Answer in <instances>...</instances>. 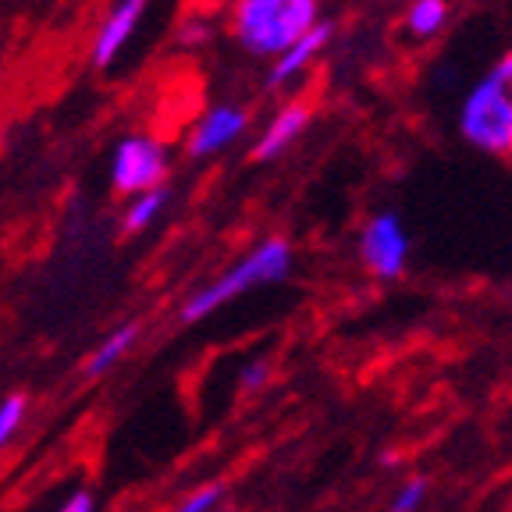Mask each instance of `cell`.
Wrapping results in <instances>:
<instances>
[{"label":"cell","instance_id":"obj_1","mask_svg":"<svg viewBox=\"0 0 512 512\" xmlns=\"http://www.w3.org/2000/svg\"><path fill=\"white\" fill-rule=\"evenodd\" d=\"M456 128L466 146L512 160V54H502L463 96Z\"/></svg>","mask_w":512,"mask_h":512},{"label":"cell","instance_id":"obj_2","mask_svg":"<svg viewBox=\"0 0 512 512\" xmlns=\"http://www.w3.org/2000/svg\"><path fill=\"white\" fill-rule=\"evenodd\" d=\"M320 22V0H235L232 29L253 57L278 61Z\"/></svg>","mask_w":512,"mask_h":512},{"label":"cell","instance_id":"obj_3","mask_svg":"<svg viewBox=\"0 0 512 512\" xmlns=\"http://www.w3.org/2000/svg\"><path fill=\"white\" fill-rule=\"evenodd\" d=\"M292 260H296V253H292V242L281 239V235H271V239H264L260 246L249 249L239 264L228 267L221 278H214L210 285H203L200 292L185 303L182 317L192 324V320L210 317V313L221 310L224 303H232V299L246 296V292H253V288L285 281L288 271H292Z\"/></svg>","mask_w":512,"mask_h":512},{"label":"cell","instance_id":"obj_4","mask_svg":"<svg viewBox=\"0 0 512 512\" xmlns=\"http://www.w3.org/2000/svg\"><path fill=\"white\" fill-rule=\"evenodd\" d=\"M356 253H360V264L367 267V274H374L377 281H395L406 274L413 239H409L406 224L395 210H377L360 224Z\"/></svg>","mask_w":512,"mask_h":512},{"label":"cell","instance_id":"obj_5","mask_svg":"<svg viewBox=\"0 0 512 512\" xmlns=\"http://www.w3.org/2000/svg\"><path fill=\"white\" fill-rule=\"evenodd\" d=\"M164 171H168V153H164V146L146 136L125 139V143H118V150H114L111 175L121 192H139V196H143V192L157 189Z\"/></svg>","mask_w":512,"mask_h":512},{"label":"cell","instance_id":"obj_6","mask_svg":"<svg viewBox=\"0 0 512 512\" xmlns=\"http://www.w3.org/2000/svg\"><path fill=\"white\" fill-rule=\"evenodd\" d=\"M313 121V107L303 104V100H292L281 111H274V118L264 125V132L256 136L253 143V160L267 164V160H278L285 150L296 146V139H303V132Z\"/></svg>","mask_w":512,"mask_h":512},{"label":"cell","instance_id":"obj_7","mask_svg":"<svg viewBox=\"0 0 512 512\" xmlns=\"http://www.w3.org/2000/svg\"><path fill=\"white\" fill-rule=\"evenodd\" d=\"M246 125H249V114L242 111V107H235V104L210 107L200 118V125H196V132H192L189 153L192 157H214V153L228 150L235 139H242Z\"/></svg>","mask_w":512,"mask_h":512},{"label":"cell","instance_id":"obj_8","mask_svg":"<svg viewBox=\"0 0 512 512\" xmlns=\"http://www.w3.org/2000/svg\"><path fill=\"white\" fill-rule=\"evenodd\" d=\"M331 36H335L331 22H320L313 32H306L303 40L292 43V47L271 64V86H288V82H296L303 72H310L313 64H317V57L328 50Z\"/></svg>","mask_w":512,"mask_h":512},{"label":"cell","instance_id":"obj_9","mask_svg":"<svg viewBox=\"0 0 512 512\" xmlns=\"http://www.w3.org/2000/svg\"><path fill=\"white\" fill-rule=\"evenodd\" d=\"M452 18V0H409L402 11V36L413 43H431Z\"/></svg>","mask_w":512,"mask_h":512},{"label":"cell","instance_id":"obj_10","mask_svg":"<svg viewBox=\"0 0 512 512\" xmlns=\"http://www.w3.org/2000/svg\"><path fill=\"white\" fill-rule=\"evenodd\" d=\"M146 0H121L118 8L111 11V18L104 22V29H100V36H96V64H111L114 54H118L121 47H125V40L132 36V29L139 25V15H143Z\"/></svg>","mask_w":512,"mask_h":512},{"label":"cell","instance_id":"obj_11","mask_svg":"<svg viewBox=\"0 0 512 512\" xmlns=\"http://www.w3.org/2000/svg\"><path fill=\"white\" fill-rule=\"evenodd\" d=\"M132 338H136V324H125V328H118L111 338H107L100 349H96V356L89 360V374H104L107 367H114V363L121 360L128 352V345H132Z\"/></svg>","mask_w":512,"mask_h":512},{"label":"cell","instance_id":"obj_12","mask_svg":"<svg viewBox=\"0 0 512 512\" xmlns=\"http://www.w3.org/2000/svg\"><path fill=\"white\" fill-rule=\"evenodd\" d=\"M427 495H431L427 477H406L399 488H395L392 502H388V512H420L427 502Z\"/></svg>","mask_w":512,"mask_h":512},{"label":"cell","instance_id":"obj_13","mask_svg":"<svg viewBox=\"0 0 512 512\" xmlns=\"http://www.w3.org/2000/svg\"><path fill=\"white\" fill-rule=\"evenodd\" d=\"M164 203H168V192H164V189L143 192V196L132 203V210H128V217H125L128 232H139V228H146V224H150L153 217L160 214V207H164Z\"/></svg>","mask_w":512,"mask_h":512},{"label":"cell","instance_id":"obj_14","mask_svg":"<svg viewBox=\"0 0 512 512\" xmlns=\"http://www.w3.org/2000/svg\"><path fill=\"white\" fill-rule=\"evenodd\" d=\"M22 413H25L22 395H11L8 402H0V448L8 445L11 434L18 431V424H22Z\"/></svg>","mask_w":512,"mask_h":512},{"label":"cell","instance_id":"obj_15","mask_svg":"<svg viewBox=\"0 0 512 512\" xmlns=\"http://www.w3.org/2000/svg\"><path fill=\"white\" fill-rule=\"evenodd\" d=\"M217 502H221V488H217V484H210V488L192 491V495L185 498V502L178 505L175 512H214Z\"/></svg>","mask_w":512,"mask_h":512},{"label":"cell","instance_id":"obj_16","mask_svg":"<svg viewBox=\"0 0 512 512\" xmlns=\"http://www.w3.org/2000/svg\"><path fill=\"white\" fill-rule=\"evenodd\" d=\"M267 381V363H249L246 370H242V392H256V388H264Z\"/></svg>","mask_w":512,"mask_h":512},{"label":"cell","instance_id":"obj_17","mask_svg":"<svg viewBox=\"0 0 512 512\" xmlns=\"http://www.w3.org/2000/svg\"><path fill=\"white\" fill-rule=\"evenodd\" d=\"M207 36H210L207 22H185V29H182V43H185V47H192V43H203Z\"/></svg>","mask_w":512,"mask_h":512},{"label":"cell","instance_id":"obj_18","mask_svg":"<svg viewBox=\"0 0 512 512\" xmlns=\"http://www.w3.org/2000/svg\"><path fill=\"white\" fill-rule=\"evenodd\" d=\"M61 512H93V498H89L86 491H79V495H72L64 502Z\"/></svg>","mask_w":512,"mask_h":512},{"label":"cell","instance_id":"obj_19","mask_svg":"<svg viewBox=\"0 0 512 512\" xmlns=\"http://www.w3.org/2000/svg\"><path fill=\"white\" fill-rule=\"evenodd\" d=\"M214 512H235V509H214Z\"/></svg>","mask_w":512,"mask_h":512},{"label":"cell","instance_id":"obj_20","mask_svg":"<svg viewBox=\"0 0 512 512\" xmlns=\"http://www.w3.org/2000/svg\"><path fill=\"white\" fill-rule=\"evenodd\" d=\"M509 296H512V281H509Z\"/></svg>","mask_w":512,"mask_h":512}]
</instances>
